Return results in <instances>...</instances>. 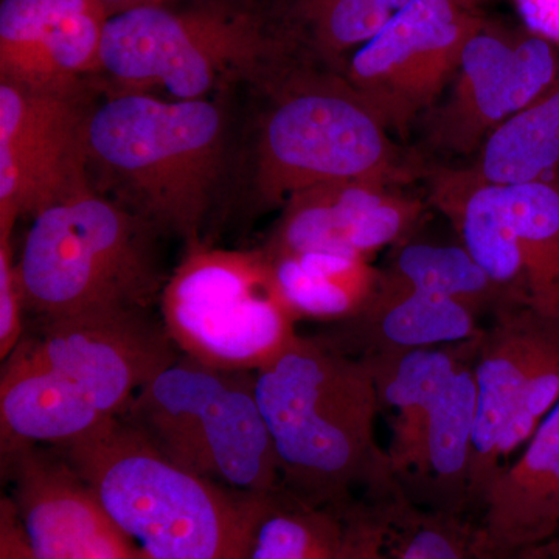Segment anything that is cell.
I'll return each mask as SVG.
<instances>
[{
  "instance_id": "obj_7",
  "label": "cell",
  "mask_w": 559,
  "mask_h": 559,
  "mask_svg": "<svg viewBox=\"0 0 559 559\" xmlns=\"http://www.w3.org/2000/svg\"><path fill=\"white\" fill-rule=\"evenodd\" d=\"M159 304L180 355L216 369H263L299 337V319L280 294L263 249L191 242Z\"/></svg>"
},
{
  "instance_id": "obj_1",
  "label": "cell",
  "mask_w": 559,
  "mask_h": 559,
  "mask_svg": "<svg viewBox=\"0 0 559 559\" xmlns=\"http://www.w3.org/2000/svg\"><path fill=\"white\" fill-rule=\"evenodd\" d=\"M253 378L289 495L345 507L358 499L356 491L371 495L400 485L377 440L381 406L366 359L299 334Z\"/></svg>"
},
{
  "instance_id": "obj_15",
  "label": "cell",
  "mask_w": 559,
  "mask_h": 559,
  "mask_svg": "<svg viewBox=\"0 0 559 559\" xmlns=\"http://www.w3.org/2000/svg\"><path fill=\"white\" fill-rule=\"evenodd\" d=\"M263 250L364 257L406 241L425 216L417 198L377 180H337L290 194Z\"/></svg>"
},
{
  "instance_id": "obj_17",
  "label": "cell",
  "mask_w": 559,
  "mask_h": 559,
  "mask_svg": "<svg viewBox=\"0 0 559 559\" xmlns=\"http://www.w3.org/2000/svg\"><path fill=\"white\" fill-rule=\"evenodd\" d=\"M347 559H496L480 521L423 506L401 485L345 507Z\"/></svg>"
},
{
  "instance_id": "obj_19",
  "label": "cell",
  "mask_w": 559,
  "mask_h": 559,
  "mask_svg": "<svg viewBox=\"0 0 559 559\" xmlns=\"http://www.w3.org/2000/svg\"><path fill=\"white\" fill-rule=\"evenodd\" d=\"M480 316L459 301L409 288L382 277L373 296L355 318L323 336L348 355H380L401 349L443 347L477 340Z\"/></svg>"
},
{
  "instance_id": "obj_31",
  "label": "cell",
  "mask_w": 559,
  "mask_h": 559,
  "mask_svg": "<svg viewBox=\"0 0 559 559\" xmlns=\"http://www.w3.org/2000/svg\"><path fill=\"white\" fill-rule=\"evenodd\" d=\"M0 559H38L33 554L10 496L0 499Z\"/></svg>"
},
{
  "instance_id": "obj_4",
  "label": "cell",
  "mask_w": 559,
  "mask_h": 559,
  "mask_svg": "<svg viewBox=\"0 0 559 559\" xmlns=\"http://www.w3.org/2000/svg\"><path fill=\"white\" fill-rule=\"evenodd\" d=\"M154 229L91 183L33 216L20 270L39 320L150 310L165 282Z\"/></svg>"
},
{
  "instance_id": "obj_24",
  "label": "cell",
  "mask_w": 559,
  "mask_h": 559,
  "mask_svg": "<svg viewBox=\"0 0 559 559\" xmlns=\"http://www.w3.org/2000/svg\"><path fill=\"white\" fill-rule=\"evenodd\" d=\"M468 170L491 186L559 179V75L549 90L496 128Z\"/></svg>"
},
{
  "instance_id": "obj_25",
  "label": "cell",
  "mask_w": 559,
  "mask_h": 559,
  "mask_svg": "<svg viewBox=\"0 0 559 559\" xmlns=\"http://www.w3.org/2000/svg\"><path fill=\"white\" fill-rule=\"evenodd\" d=\"M345 507L314 506L283 488L267 495L248 559H347Z\"/></svg>"
},
{
  "instance_id": "obj_16",
  "label": "cell",
  "mask_w": 559,
  "mask_h": 559,
  "mask_svg": "<svg viewBox=\"0 0 559 559\" xmlns=\"http://www.w3.org/2000/svg\"><path fill=\"white\" fill-rule=\"evenodd\" d=\"M109 17L100 0H2L0 83L75 95L83 76L102 72Z\"/></svg>"
},
{
  "instance_id": "obj_20",
  "label": "cell",
  "mask_w": 559,
  "mask_h": 559,
  "mask_svg": "<svg viewBox=\"0 0 559 559\" xmlns=\"http://www.w3.org/2000/svg\"><path fill=\"white\" fill-rule=\"evenodd\" d=\"M480 336L463 344L364 356L377 384L381 411L393 414L388 452L401 487L409 484L421 463L433 404L455 370L476 359Z\"/></svg>"
},
{
  "instance_id": "obj_33",
  "label": "cell",
  "mask_w": 559,
  "mask_h": 559,
  "mask_svg": "<svg viewBox=\"0 0 559 559\" xmlns=\"http://www.w3.org/2000/svg\"><path fill=\"white\" fill-rule=\"evenodd\" d=\"M109 16L123 13V11L139 9V7L160 5L162 0H100Z\"/></svg>"
},
{
  "instance_id": "obj_2",
  "label": "cell",
  "mask_w": 559,
  "mask_h": 559,
  "mask_svg": "<svg viewBox=\"0 0 559 559\" xmlns=\"http://www.w3.org/2000/svg\"><path fill=\"white\" fill-rule=\"evenodd\" d=\"M57 450L151 559H248L267 495H248L180 468L123 417Z\"/></svg>"
},
{
  "instance_id": "obj_27",
  "label": "cell",
  "mask_w": 559,
  "mask_h": 559,
  "mask_svg": "<svg viewBox=\"0 0 559 559\" xmlns=\"http://www.w3.org/2000/svg\"><path fill=\"white\" fill-rule=\"evenodd\" d=\"M381 275L400 285L459 301L480 318H492L503 308L516 307L509 304L462 245H403Z\"/></svg>"
},
{
  "instance_id": "obj_3",
  "label": "cell",
  "mask_w": 559,
  "mask_h": 559,
  "mask_svg": "<svg viewBox=\"0 0 559 559\" xmlns=\"http://www.w3.org/2000/svg\"><path fill=\"white\" fill-rule=\"evenodd\" d=\"M224 153L223 110L209 100L119 92L87 117L90 168L102 171L140 218L189 245L200 241Z\"/></svg>"
},
{
  "instance_id": "obj_5",
  "label": "cell",
  "mask_w": 559,
  "mask_h": 559,
  "mask_svg": "<svg viewBox=\"0 0 559 559\" xmlns=\"http://www.w3.org/2000/svg\"><path fill=\"white\" fill-rule=\"evenodd\" d=\"M121 417L189 473L248 495L282 489L253 371L216 369L180 355Z\"/></svg>"
},
{
  "instance_id": "obj_10",
  "label": "cell",
  "mask_w": 559,
  "mask_h": 559,
  "mask_svg": "<svg viewBox=\"0 0 559 559\" xmlns=\"http://www.w3.org/2000/svg\"><path fill=\"white\" fill-rule=\"evenodd\" d=\"M11 356L43 371L70 399L116 419L180 352L160 318L134 310L40 320Z\"/></svg>"
},
{
  "instance_id": "obj_11",
  "label": "cell",
  "mask_w": 559,
  "mask_h": 559,
  "mask_svg": "<svg viewBox=\"0 0 559 559\" xmlns=\"http://www.w3.org/2000/svg\"><path fill=\"white\" fill-rule=\"evenodd\" d=\"M484 22L469 0H411L349 57L345 80L389 131L404 132L439 103Z\"/></svg>"
},
{
  "instance_id": "obj_6",
  "label": "cell",
  "mask_w": 559,
  "mask_h": 559,
  "mask_svg": "<svg viewBox=\"0 0 559 559\" xmlns=\"http://www.w3.org/2000/svg\"><path fill=\"white\" fill-rule=\"evenodd\" d=\"M283 86L257 142L261 204L283 205L297 191L337 180L406 186L425 173L344 75L300 73Z\"/></svg>"
},
{
  "instance_id": "obj_9",
  "label": "cell",
  "mask_w": 559,
  "mask_h": 559,
  "mask_svg": "<svg viewBox=\"0 0 559 559\" xmlns=\"http://www.w3.org/2000/svg\"><path fill=\"white\" fill-rule=\"evenodd\" d=\"M270 40L255 24L160 5L114 14L102 43V72L120 92L164 90L175 100H205L224 80L259 68Z\"/></svg>"
},
{
  "instance_id": "obj_18",
  "label": "cell",
  "mask_w": 559,
  "mask_h": 559,
  "mask_svg": "<svg viewBox=\"0 0 559 559\" xmlns=\"http://www.w3.org/2000/svg\"><path fill=\"white\" fill-rule=\"evenodd\" d=\"M479 521L496 559L559 532V401L492 480Z\"/></svg>"
},
{
  "instance_id": "obj_13",
  "label": "cell",
  "mask_w": 559,
  "mask_h": 559,
  "mask_svg": "<svg viewBox=\"0 0 559 559\" xmlns=\"http://www.w3.org/2000/svg\"><path fill=\"white\" fill-rule=\"evenodd\" d=\"M87 117L75 95L0 83V229L90 183Z\"/></svg>"
},
{
  "instance_id": "obj_29",
  "label": "cell",
  "mask_w": 559,
  "mask_h": 559,
  "mask_svg": "<svg viewBox=\"0 0 559 559\" xmlns=\"http://www.w3.org/2000/svg\"><path fill=\"white\" fill-rule=\"evenodd\" d=\"M13 227L0 229V359L9 358L25 334V300L11 245Z\"/></svg>"
},
{
  "instance_id": "obj_22",
  "label": "cell",
  "mask_w": 559,
  "mask_h": 559,
  "mask_svg": "<svg viewBox=\"0 0 559 559\" xmlns=\"http://www.w3.org/2000/svg\"><path fill=\"white\" fill-rule=\"evenodd\" d=\"M474 360L455 370L433 404L425 430L421 463L403 489L432 509L471 514L469 465L476 425Z\"/></svg>"
},
{
  "instance_id": "obj_21",
  "label": "cell",
  "mask_w": 559,
  "mask_h": 559,
  "mask_svg": "<svg viewBox=\"0 0 559 559\" xmlns=\"http://www.w3.org/2000/svg\"><path fill=\"white\" fill-rule=\"evenodd\" d=\"M429 201L454 224L463 248L502 290L510 305H527L520 245L503 187L477 179L468 168H426Z\"/></svg>"
},
{
  "instance_id": "obj_26",
  "label": "cell",
  "mask_w": 559,
  "mask_h": 559,
  "mask_svg": "<svg viewBox=\"0 0 559 559\" xmlns=\"http://www.w3.org/2000/svg\"><path fill=\"white\" fill-rule=\"evenodd\" d=\"M530 307L559 320V179L503 187Z\"/></svg>"
},
{
  "instance_id": "obj_8",
  "label": "cell",
  "mask_w": 559,
  "mask_h": 559,
  "mask_svg": "<svg viewBox=\"0 0 559 559\" xmlns=\"http://www.w3.org/2000/svg\"><path fill=\"white\" fill-rule=\"evenodd\" d=\"M474 374L471 511L480 510L492 480L558 404L559 320L527 305L496 312L481 333Z\"/></svg>"
},
{
  "instance_id": "obj_14",
  "label": "cell",
  "mask_w": 559,
  "mask_h": 559,
  "mask_svg": "<svg viewBox=\"0 0 559 559\" xmlns=\"http://www.w3.org/2000/svg\"><path fill=\"white\" fill-rule=\"evenodd\" d=\"M2 454L10 498L38 559H151L116 524L55 447Z\"/></svg>"
},
{
  "instance_id": "obj_30",
  "label": "cell",
  "mask_w": 559,
  "mask_h": 559,
  "mask_svg": "<svg viewBox=\"0 0 559 559\" xmlns=\"http://www.w3.org/2000/svg\"><path fill=\"white\" fill-rule=\"evenodd\" d=\"M513 3L524 27L559 49V0H513Z\"/></svg>"
},
{
  "instance_id": "obj_12",
  "label": "cell",
  "mask_w": 559,
  "mask_h": 559,
  "mask_svg": "<svg viewBox=\"0 0 559 559\" xmlns=\"http://www.w3.org/2000/svg\"><path fill=\"white\" fill-rule=\"evenodd\" d=\"M559 75V49L522 27L484 24L466 43L451 91L426 117L430 150L473 156L503 121L544 94Z\"/></svg>"
},
{
  "instance_id": "obj_28",
  "label": "cell",
  "mask_w": 559,
  "mask_h": 559,
  "mask_svg": "<svg viewBox=\"0 0 559 559\" xmlns=\"http://www.w3.org/2000/svg\"><path fill=\"white\" fill-rule=\"evenodd\" d=\"M411 0H294V16L329 64L355 53Z\"/></svg>"
},
{
  "instance_id": "obj_32",
  "label": "cell",
  "mask_w": 559,
  "mask_h": 559,
  "mask_svg": "<svg viewBox=\"0 0 559 559\" xmlns=\"http://www.w3.org/2000/svg\"><path fill=\"white\" fill-rule=\"evenodd\" d=\"M499 559H559V532L550 538L511 551Z\"/></svg>"
},
{
  "instance_id": "obj_23",
  "label": "cell",
  "mask_w": 559,
  "mask_h": 559,
  "mask_svg": "<svg viewBox=\"0 0 559 559\" xmlns=\"http://www.w3.org/2000/svg\"><path fill=\"white\" fill-rule=\"evenodd\" d=\"M267 257L280 294L299 320L355 318L380 283L381 271L364 257L322 250Z\"/></svg>"
}]
</instances>
